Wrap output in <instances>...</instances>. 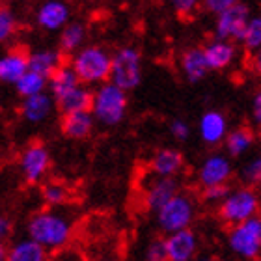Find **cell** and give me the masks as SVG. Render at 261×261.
I'll return each instance as SVG.
<instances>
[{
	"mask_svg": "<svg viewBox=\"0 0 261 261\" xmlns=\"http://www.w3.org/2000/svg\"><path fill=\"white\" fill-rule=\"evenodd\" d=\"M27 237L36 241L50 254H58L67 250V245L73 237V220L60 209H43L28 218Z\"/></svg>",
	"mask_w": 261,
	"mask_h": 261,
	"instance_id": "obj_1",
	"label": "cell"
},
{
	"mask_svg": "<svg viewBox=\"0 0 261 261\" xmlns=\"http://www.w3.org/2000/svg\"><path fill=\"white\" fill-rule=\"evenodd\" d=\"M69 65L75 69L84 86H101L110 81L112 71V53L103 45L90 43L71 56Z\"/></svg>",
	"mask_w": 261,
	"mask_h": 261,
	"instance_id": "obj_2",
	"label": "cell"
},
{
	"mask_svg": "<svg viewBox=\"0 0 261 261\" xmlns=\"http://www.w3.org/2000/svg\"><path fill=\"white\" fill-rule=\"evenodd\" d=\"M127 109H129L127 92H123L116 84L105 82L101 86L93 88L92 114L99 125L118 127L125 120Z\"/></svg>",
	"mask_w": 261,
	"mask_h": 261,
	"instance_id": "obj_3",
	"label": "cell"
},
{
	"mask_svg": "<svg viewBox=\"0 0 261 261\" xmlns=\"http://www.w3.org/2000/svg\"><path fill=\"white\" fill-rule=\"evenodd\" d=\"M261 198L252 187H237L218 205V218L231 228L248 222L250 218L259 217Z\"/></svg>",
	"mask_w": 261,
	"mask_h": 261,
	"instance_id": "obj_4",
	"label": "cell"
},
{
	"mask_svg": "<svg viewBox=\"0 0 261 261\" xmlns=\"http://www.w3.org/2000/svg\"><path fill=\"white\" fill-rule=\"evenodd\" d=\"M142 76H144V65H142L140 50L135 47H120L112 53V71H110V81L123 92H130L140 86Z\"/></svg>",
	"mask_w": 261,
	"mask_h": 261,
	"instance_id": "obj_5",
	"label": "cell"
},
{
	"mask_svg": "<svg viewBox=\"0 0 261 261\" xmlns=\"http://www.w3.org/2000/svg\"><path fill=\"white\" fill-rule=\"evenodd\" d=\"M196 218V201L187 192H179L174 200H170L163 209L155 213V222L164 233H177L183 229H191Z\"/></svg>",
	"mask_w": 261,
	"mask_h": 261,
	"instance_id": "obj_6",
	"label": "cell"
},
{
	"mask_svg": "<svg viewBox=\"0 0 261 261\" xmlns=\"http://www.w3.org/2000/svg\"><path fill=\"white\" fill-rule=\"evenodd\" d=\"M228 246L231 254L245 261H256L261 257V215L239 224L228 231Z\"/></svg>",
	"mask_w": 261,
	"mask_h": 261,
	"instance_id": "obj_7",
	"label": "cell"
},
{
	"mask_svg": "<svg viewBox=\"0 0 261 261\" xmlns=\"http://www.w3.org/2000/svg\"><path fill=\"white\" fill-rule=\"evenodd\" d=\"M53 164L49 147L41 142L28 144L19 155V170L24 183L28 185H39L47 177Z\"/></svg>",
	"mask_w": 261,
	"mask_h": 261,
	"instance_id": "obj_8",
	"label": "cell"
},
{
	"mask_svg": "<svg viewBox=\"0 0 261 261\" xmlns=\"http://www.w3.org/2000/svg\"><path fill=\"white\" fill-rule=\"evenodd\" d=\"M250 8L245 4V2H237L226 10L224 13H220L218 17H215V27H213V32H215V38L217 39H226V41H241L243 34H245V28L250 21Z\"/></svg>",
	"mask_w": 261,
	"mask_h": 261,
	"instance_id": "obj_9",
	"label": "cell"
},
{
	"mask_svg": "<svg viewBox=\"0 0 261 261\" xmlns=\"http://www.w3.org/2000/svg\"><path fill=\"white\" fill-rule=\"evenodd\" d=\"M233 177V164L231 159L226 153L215 151L207 155L201 161L200 168L196 172V179L203 189H211V187H222L228 185L229 179Z\"/></svg>",
	"mask_w": 261,
	"mask_h": 261,
	"instance_id": "obj_10",
	"label": "cell"
},
{
	"mask_svg": "<svg viewBox=\"0 0 261 261\" xmlns=\"http://www.w3.org/2000/svg\"><path fill=\"white\" fill-rule=\"evenodd\" d=\"M30 71V53L27 47L15 45L0 56V81L15 86Z\"/></svg>",
	"mask_w": 261,
	"mask_h": 261,
	"instance_id": "obj_11",
	"label": "cell"
},
{
	"mask_svg": "<svg viewBox=\"0 0 261 261\" xmlns=\"http://www.w3.org/2000/svg\"><path fill=\"white\" fill-rule=\"evenodd\" d=\"M71 22V8L62 0H45L36 10V24L45 32H62Z\"/></svg>",
	"mask_w": 261,
	"mask_h": 261,
	"instance_id": "obj_12",
	"label": "cell"
},
{
	"mask_svg": "<svg viewBox=\"0 0 261 261\" xmlns=\"http://www.w3.org/2000/svg\"><path fill=\"white\" fill-rule=\"evenodd\" d=\"M198 135L207 146H218L226 142L229 135L228 118L222 110L209 109L200 116L198 120Z\"/></svg>",
	"mask_w": 261,
	"mask_h": 261,
	"instance_id": "obj_13",
	"label": "cell"
},
{
	"mask_svg": "<svg viewBox=\"0 0 261 261\" xmlns=\"http://www.w3.org/2000/svg\"><path fill=\"white\" fill-rule=\"evenodd\" d=\"M164 246H166L168 261H192L198 257L200 241L194 229H183L177 233L166 235Z\"/></svg>",
	"mask_w": 261,
	"mask_h": 261,
	"instance_id": "obj_14",
	"label": "cell"
},
{
	"mask_svg": "<svg viewBox=\"0 0 261 261\" xmlns=\"http://www.w3.org/2000/svg\"><path fill=\"white\" fill-rule=\"evenodd\" d=\"M203 53H205L207 65L211 71H226L237 62L239 58V49L233 41H226V39L213 38L203 45Z\"/></svg>",
	"mask_w": 261,
	"mask_h": 261,
	"instance_id": "obj_15",
	"label": "cell"
},
{
	"mask_svg": "<svg viewBox=\"0 0 261 261\" xmlns=\"http://www.w3.org/2000/svg\"><path fill=\"white\" fill-rule=\"evenodd\" d=\"M177 65H179L183 79L187 82H191V84H198L211 73L209 65H207L203 47H189V49H185L179 55Z\"/></svg>",
	"mask_w": 261,
	"mask_h": 261,
	"instance_id": "obj_16",
	"label": "cell"
},
{
	"mask_svg": "<svg viewBox=\"0 0 261 261\" xmlns=\"http://www.w3.org/2000/svg\"><path fill=\"white\" fill-rule=\"evenodd\" d=\"M179 183L177 179H166V177H155V179L146 187L144 192V203L149 211L157 213L163 209L170 200H174L179 194Z\"/></svg>",
	"mask_w": 261,
	"mask_h": 261,
	"instance_id": "obj_17",
	"label": "cell"
},
{
	"mask_svg": "<svg viewBox=\"0 0 261 261\" xmlns=\"http://www.w3.org/2000/svg\"><path fill=\"white\" fill-rule=\"evenodd\" d=\"M21 116L27 123H32V125H39V123H45L50 116L55 114V110H58L56 107L55 97L50 95V92H45L41 95H36V97L24 99L21 103Z\"/></svg>",
	"mask_w": 261,
	"mask_h": 261,
	"instance_id": "obj_18",
	"label": "cell"
},
{
	"mask_svg": "<svg viewBox=\"0 0 261 261\" xmlns=\"http://www.w3.org/2000/svg\"><path fill=\"white\" fill-rule=\"evenodd\" d=\"M183 164H185V159L181 155L179 149H174V147H163L159 149L151 159V174L155 177H166V179H175L177 174L183 170Z\"/></svg>",
	"mask_w": 261,
	"mask_h": 261,
	"instance_id": "obj_19",
	"label": "cell"
},
{
	"mask_svg": "<svg viewBox=\"0 0 261 261\" xmlns=\"http://www.w3.org/2000/svg\"><path fill=\"white\" fill-rule=\"evenodd\" d=\"M4 261H50V252L30 237H21L8 245Z\"/></svg>",
	"mask_w": 261,
	"mask_h": 261,
	"instance_id": "obj_20",
	"label": "cell"
},
{
	"mask_svg": "<svg viewBox=\"0 0 261 261\" xmlns=\"http://www.w3.org/2000/svg\"><path fill=\"white\" fill-rule=\"evenodd\" d=\"M95 118L92 112H73V114H62L60 133L69 140H84L93 133Z\"/></svg>",
	"mask_w": 261,
	"mask_h": 261,
	"instance_id": "obj_21",
	"label": "cell"
},
{
	"mask_svg": "<svg viewBox=\"0 0 261 261\" xmlns=\"http://www.w3.org/2000/svg\"><path fill=\"white\" fill-rule=\"evenodd\" d=\"M62 65H64V55L60 53V49L43 47V49L30 50V71L49 79V81Z\"/></svg>",
	"mask_w": 261,
	"mask_h": 261,
	"instance_id": "obj_22",
	"label": "cell"
},
{
	"mask_svg": "<svg viewBox=\"0 0 261 261\" xmlns=\"http://www.w3.org/2000/svg\"><path fill=\"white\" fill-rule=\"evenodd\" d=\"M88 28L82 21H71L58 36V49L62 55H75L86 47Z\"/></svg>",
	"mask_w": 261,
	"mask_h": 261,
	"instance_id": "obj_23",
	"label": "cell"
},
{
	"mask_svg": "<svg viewBox=\"0 0 261 261\" xmlns=\"http://www.w3.org/2000/svg\"><path fill=\"white\" fill-rule=\"evenodd\" d=\"M93 105V90L90 86H81L67 93L60 101H56V107L62 114H73V112H92Z\"/></svg>",
	"mask_w": 261,
	"mask_h": 261,
	"instance_id": "obj_24",
	"label": "cell"
},
{
	"mask_svg": "<svg viewBox=\"0 0 261 261\" xmlns=\"http://www.w3.org/2000/svg\"><path fill=\"white\" fill-rule=\"evenodd\" d=\"M81 84L82 82H81V79H79V75L75 73V69H73L69 64H64L55 75L50 76L49 90H50V95L55 97V101H60L62 97H65V95L71 93L73 90H76Z\"/></svg>",
	"mask_w": 261,
	"mask_h": 261,
	"instance_id": "obj_25",
	"label": "cell"
},
{
	"mask_svg": "<svg viewBox=\"0 0 261 261\" xmlns=\"http://www.w3.org/2000/svg\"><path fill=\"white\" fill-rule=\"evenodd\" d=\"M254 142H256V135H254V130L250 127H235V129L229 130L228 138L224 142V146H226V151H228L229 157H243L245 153H248L254 146Z\"/></svg>",
	"mask_w": 261,
	"mask_h": 261,
	"instance_id": "obj_26",
	"label": "cell"
},
{
	"mask_svg": "<svg viewBox=\"0 0 261 261\" xmlns=\"http://www.w3.org/2000/svg\"><path fill=\"white\" fill-rule=\"evenodd\" d=\"M13 88H15L17 95L24 101V99L36 97V95H41V93L47 92L49 79H45V76L38 75V73H34V71H28L27 75L22 76Z\"/></svg>",
	"mask_w": 261,
	"mask_h": 261,
	"instance_id": "obj_27",
	"label": "cell"
},
{
	"mask_svg": "<svg viewBox=\"0 0 261 261\" xmlns=\"http://www.w3.org/2000/svg\"><path fill=\"white\" fill-rule=\"evenodd\" d=\"M41 200L45 201L47 209H60L69 201V189L60 181H45L41 187Z\"/></svg>",
	"mask_w": 261,
	"mask_h": 261,
	"instance_id": "obj_28",
	"label": "cell"
},
{
	"mask_svg": "<svg viewBox=\"0 0 261 261\" xmlns=\"http://www.w3.org/2000/svg\"><path fill=\"white\" fill-rule=\"evenodd\" d=\"M239 43L246 50H250L252 55L261 49V13H256V15L250 17V21L246 24L245 34H243Z\"/></svg>",
	"mask_w": 261,
	"mask_h": 261,
	"instance_id": "obj_29",
	"label": "cell"
},
{
	"mask_svg": "<svg viewBox=\"0 0 261 261\" xmlns=\"http://www.w3.org/2000/svg\"><path fill=\"white\" fill-rule=\"evenodd\" d=\"M239 177H241V181L245 183V187L256 189V187L261 185V153L243 164V168H241V172H239Z\"/></svg>",
	"mask_w": 261,
	"mask_h": 261,
	"instance_id": "obj_30",
	"label": "cell"
},
{
	"mask_svg": "<svg viewBox=\"0 0 261 261\" xmlns=\"http://www.w3.org/2000/svg\"><path fill=\"white\" fill-rule=\"evenodd\" d=\"M17 30V17L10 8H0V41H8V39L15 34Z\"/></svg>",
	"mask_w": 261,
	"mask_h": 261,
	"instance_id": "obj_31",
	"label": "cell"
},
{
	"mask_svg": "<svg viewBox=\"0 0 261 261\" xmlns=\"http://www.w3.org/2000/svg\"><path fill=\"white\" fill-rule=\"evenodd\" d=\"M144 261H168L164 239H151L144 250Z\"/></svg>",
	"mask_w": 261,
	"mask_h": 261,
	"instance_id": "obj_32",
	"label": "cell"
},
{
	"mask_svg": "<svg viewBox=\"0 0 261 261\" xmlns=\"http://www.w3.org/2000/svg\"><path fill=\"white\" fill-rule=\"evenodd\" d=\"M231 189L228 185H222V187H211V189H203V200L207 203H222L226 198L229 196Z\"/></svg>",
	"mask_w": 261,
	"mask_h": 261,
	"instance_id": "obj_33",
	"label": "cell"
},
{
	"mask_svg": "<svg viewBox=\"0 0 261 261\" xmlns=\"http://www.w3.org/2000/svg\"><path fill=\"white\" fill-rule=\"evenodd\" d=\"M170 135L174 136L175 140H179V142L189 140V136H191V125H189L185 120L175 118V120L170 121Z\"/></svg>",
	"mask_w": 261,
	"mask_h": 261,
	"instance_id": "obj_34",
	"label": "cell"
},
{
	"mask_svg": "<svg viewBox=\"0 0 261 261\" xmlns=\"http://www.w3.org/2000/svg\"><path fill=\"white\" fill-rule=\"evenodd\" d=\"M233 4H235V0H207L205 4H203V8H205L209 13H213L215 17H218L220 13L229 10Z\"/></svg>",
	"mask_w": 261,
	"mask_h": 261,
	"instance_id": "obj_35",
	"label": "cell"
},
{
	"mask_svg": "<svg viewBox=\"0 0 261 261\" xmlns=\"http://www.w3.org/2000/svg\"><path fill=\"white\" fill-rule=\"evenodd\" d=\"M174 10L179 13L181 17H191L196 10H198V2L196 0H174L172 2Z\"/></svg>",
	"mask_w": 261,
	"mask_h": 261,
	"instance_id": "obj_36",
	"label": "cell"
},
{
	"mask_svg": "<svg viewBox=\"0 0 261 261\" xmlns=\"http://www.w3.org/2000/svg\"><path fill=\"white\" fill-rule=\"evenodd\" d=\"M50 261H84V257L76 250H62L50 257Z\"/></svg>",
	"mask_w": 261,
	"mask_h": 261,
	"instance_id": "obj_37",
	"label": "cell"
},
{
	"mask_svg": "<svg viewBox=\"0 0 261 261\" xmlns=\"http://www.w3.org/2000/svg\"><path fill=\"white\" fill-rule=\"evenodd\" d=\"M252 120L256 121L257 125H261V88L252 97Z\"/></svg>",
	"mask_w": 261,
	"mask_h": 261,
	"instance_id": "obj_38",
	"label": "cell"
},
{
	"mask_svg": "<svg viewBox=\"0 0 261 261\" xmlns=\"http://www.w3.org/2000/svg\"><path fill=\"white\" fill-rule=\"evenodd\" d=\"M11 231H13V224H11V220L8 217H2L0 218V237L2 239H8L11 235Z\"/></svg>",
	"mask_w": 261,
	"mask_h": 261,
	"instance_id": "obj_39",
	"label": "cell"
},
{
	"mask_svg": "<svg viewBox=\"0 0 261 261\" xmlns=\"http://www.w3.org/2000/svg\"><path fill=\"white\" fill-rule=\"evenodd\" d=\"M252 69H254V73L261 79V49L252 55Z\"/></svg>",
	"mask_w": 261,
	"mask_h": 261,
	"instance_id": "obj_40",
	"label": "cell"
},
{
	"mask_svg": "<svg viewBox=\"0 0 261 261\" xmlns=\"http://www.w3.org/2000/svg\"><path fill=\"white\" fill-rule=\"evenodd\" d=\"M192 261H217L215 257H211V256H198L196 259H192Z\"/></svg>",
	"mask_w": 261,
	"mask_h": 261,
	"instance_id": "obj_41",
	"label": "cell"
},
{
	"mask_svg": "<svg viewBox=\"0 0 261 261\" xmlns=\"http://www.w3.org/2000/svg\"><path fill=\"white\" fill-rule=\"evenodd\" d=\"M95 261H114V259H110V257H99V259H95Z\"/></svg>",
	"mask_w": 261,
	"mask_h": 261,
	"instance_id": "obj_42",
	"label": "cell"
}]
</instances>
